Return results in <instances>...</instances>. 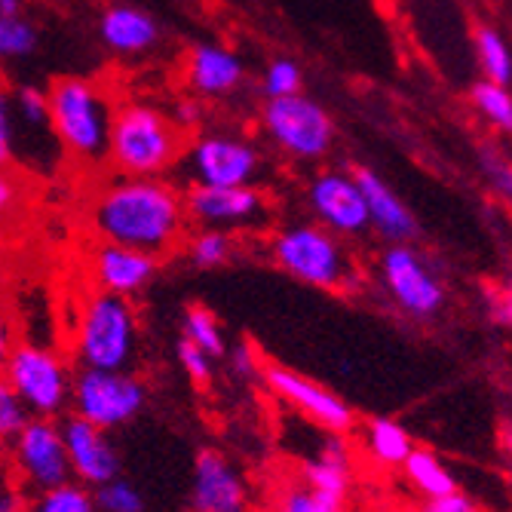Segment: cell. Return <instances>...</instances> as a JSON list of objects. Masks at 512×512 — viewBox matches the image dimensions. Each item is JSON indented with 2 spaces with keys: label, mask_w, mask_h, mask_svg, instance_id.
Returning <instances> with one entry per match:
<instances>
[{
  "label": "cell",
  "mask_w": 512,
  "mask_h": 512,
  "mask_svg": "<svg viewBox=\"0 0 512 512\" xmlns=\"http://www.w3.org/2000/svg\"><path fill=\"white\" fill-rule=\"evenodd\" d=\"M89 227L102 243L148 252L154 258L172 255L188 227L184 194L163 178H114L92 197Z\"/></svg>",
  "instance_id": "cell-1"
},
{
  "label": "cell",
  "mask_w": 512,
  "mask_h": 512,
  "mask_svg": "<svg viewBox=\"0 0 512 512\" xmlns=\"http://www.w3.org/2000/svg\"><path fill=\"white\" fill-rule=\"evenodd\" d=\"M184 148L188 135L160 108L145 102H126L114 108L108 132V163L126 178H163Z\"/></svg>",
  "instance_id": "cell-2"
},
{
  "label": "cell",
  "mask_w": 512,
  "mask_h": 512,
  "mask_svg": "<svg viewBox=\"0 0 512 512\" xmlns=\"http://www.w3.org/2000/svg\"><path fill=\"white\" fill-rule=\"evenodd\" d=\"M46 102H50V129L74 160L96 166L108 157L114 108L96 83L59 77L46 89Z\"/></svg>",
  "instance_id": "cell-3"
},
{
  "label": "cell",
  "mask_w": 512,
  "mask_h": 512,
  "mask_svg": "<svg viewBox=\"0 0 512 512\" xmlns=\"http://www.w3.org/2000/svg\"><path fill=\"white\" fill-rule=\"evenodd\" d=\"M138 353V313L129 298L92 289L80 307L74 356L83 368L129 371Z\"/></svg>",
  "instance_id": "cell-4"
},
{
  "label": "cell",
  "mask_w": 512,
  "mask_h": 512,
  "mask_svg": "<svg viewBox=\"0 0 512 512\" xmlns=\"http://www.w3.org/2000/svg\"><path fill=\"white\" fill-rule=\"evenodd\" d=\"M270 252L273 261L292 279L313 289L344 292L356 276V267L341 237H335L322 224H292L279 230L270 243Z\"/></svg>",
  "instance_id": "cell-5"
},
{
  "label": "cell",
  "mask_w": 512,
  "mask_h": 512,
  "mask_svg": "<svg viewBox=\"0 0 512 512\" xmlns=\"http://www.w3.org/2000/svg\"><path fill=\"white\" fill-rule=\"evenodd\" d=\"M4 378L25 402L31 417H59L71 405L74 375L68 362L50 347L16 341L4 365Z\"/></svg>",
  "instance_id": "cell-6"
},
{
  "label": "cell",
  "mask_w": 512,
  "mask_h": 512,
  "mask_svg": "<svg viewBox=\"0 0 512 512\" xmlns=\"http://www.w3.org/2000/svg\"><path fill=\"white\" fill-rule=\"evenodd\" d=\"M261 123L270 135V142L301 163L329 157L335 145L332 114L310 96H304V92L286 99H267L261 108Z\"/></svg>",
  "instance_id": "cell-7"
},
{
  "label": "cell",
  "mask_w": 512,
  "mask_h": 512,
  "mask_svg": "<svg viewBox=\"0 0 512 512\" xmlns=\"http://www.w3.org/2000/svg\"><path fill=\"white\" fill-rule=\"evenodd\" d=\"M148 390L129 371H99L83 368L74 378L71 408L83 421L96 424L99 430H117L135 421L138 411L145 408Z\"/></svg>",
  "instance_id": "cell-8"
},
{
  "label": "cell",
  "mask_w": 512,
  "mask_h": 512,
  "mask_svg": "<svg viewBox=\"0 0 512 512\" xmlns=\"http://www.w3.org/2000/svg\"><path fill=\"white\" fill-rule=\"evenodd\" d=\"M184 175L191 184H206V188H240V184H252L261 169V154L240 135H197L188 142L181 160Z\"/></svg>",
  "instance_id": "cell-9"
},
{
  "label": "cell",
  "mask_w": 512,
  "mask_h": 512,
  "mask_svg": "<svg viewBox=\"0 0 512 512\" xmlns=\"http://www.w3.org/2000/svg\"><path fill=\"white\" fill-rule=\"evenodd\" d=\"M13 445V476L19 488L40 494L71 482V463L62 439V427L53 417H28Z\"/></svg>",
  "instance_id": "cell-10"
},
{
  "label": "cell",
  "mask_w": 512,
  "mask_h": 512,
  "mask_svg": "<svg viewBox=\"0 0 512 512\" xmlns=\"http://www.w3.org/2000/svg\"><path fill=\"white\" fill-rule=\"evenodd\" d=\"M261 378L279 399L298 408L301 414H307V421H313L325 433L347 436L356 430V411L329 387L298 375V371H292L286 365H264Z\"/></svg>",
  "instance_id": "cell-11"
},
{
  "label": "cell",
  "mask_w": 512,
  "mask_h": 512,
  "mask_svg": "<svg viewBox=\"0 0 512 512\" xmlns=\"http://www.w3.org/2000/svg\"><path fill=\"white\" fill-rule=\"evenodd\" d=\"M381 276L390 298L411 316L430 319L445 304V289L439 276L427 267V261L408 249L405 243H396L381 258Z\"/></svg>",
  "instance_id": "cell-12"
},
{
  "label": "cell",
  "mask_w": 512,
  "mask_h": 512,
  "mask_svg": "<svg viewBox=\"0 0 512 512\" xmlns=\"http://www.w3.org/2000/svg\"><path fill=\"white\" fill-rule=\"evenodd\" d=\"M184 209L188 221L218 230H237L264 224L270 215L267 194L255 184H240V188H206V184H191L184 194Z\"/></svg>",
  "instance_id": "cell-13"
},
{
  "label": "cell",
  "mask_w": 512,
  "mask_h": 512,
  "mask_svg": "<svg viewBox=\"0 0 512 512\" xmlns=\"http://www.w3.org/2000/svg\"><path fill=\"white\" fill-rule=\"evenodd\" d=\"M307 203L313 215L322 221V227L332 230L335 237H359L371 227L368 206L353 172H341V169L319 172L307 188Z\"/></svg>",
  "instance_id": "cell-14"
},
{
  "label": "cell",
  "mask_w": 512,
  "mask_h": 512,
  "mask_svg": "<svg viewBox=\"0 0 512 512\" xmlns=\"http://www.w3.org/2000/svg\"><path fill=\"white\" fill-rule=\"evenodd\" d=\"M188 506L191 512H246L249 488L240 470L221 451L215 448L197 451Z\"/></svg>",
  "instance_id": "cell-15"
},
{
  "label": "cell",
  "mask_w": 512,
  "mask_h": 512,
  "mask_svg": "<svg viewBox=\"0 0 512 512\" xmlns=\"http://www.w3.org/2000/svg\"><path fill=\"white\" fill-rule=\"evenodd\" d=\"M59 427H62V439H65V451H68V463H71V476L80 485L99 488L120 476V457L105 430L83 421V417H77L74 411Z\"/></svg>",
  "instance_id": "cell-16"
},
{
  "label": "cell",
  "mask_w": 512,
  "mask_h": 512,
  "mask_svg": "<svg viewBox=\"0 0 512 512\" xmlns=\"http://www.w3.org/2000/svg\"><path fill=\"white\" fill-rule=\"evenodd\" d=\"M160 264L163 261L148 252L114 246V243H99L89 258V276H92V283H96V289L132 298L154 283L160 273Z\"/></svg>",
  "instance_id": "cell-17"
},
{
  "label": "cell",
  "mask_w": 512,
  "mask_h": 512,
  "mask_svg": "<svg viewBox=\"0 0 512 512\" xmlns=\"http://www.w3.org/2000/svg\"><path fill=\"white\" fill-rule=\"evenodd\" d=\"M353 482V460H350V442L347 436L329 433L319 445V451L304 460V485L332 509L344 512V503L350 497Z\"/></svg>",
  "instance_id": "cell-18"
},
{
  "label": "cell",
  "mask_w": 512,
  "mask_h": 512,
  "mask_svg": "<svg viewBox=\"0 0 512 512\" xmlns=\"http://www.w3.org/2000/svg\"><path fill=\"white\" fill-rule=\"evenodd\" d=\"M353 178H356L359 191L365 197L371 227H375L387 243L396 246V243H408V240L417 237V221H414L411 209L396 197V191L378 172L353 169Z\"/></svg>",
  "instance_id": "cell-19"
},
{
  "label": "cell",
  "mask_w": 512,
  "mask_h": 512,
  "mask_svg": "<svg viewBox=\"0 0 512 512\" xmlns=\"http://www.w3.org/2000/svg\"><path fill=\"white\" fill-rule=\"evenodd\" d=\"M184 77H188L191 89L200 92V96H227V92H234L243 83L246 68L240 56L234 50H227V46L197 43L188 53Z\"/></svg>",
  "instance_id": "cell-20"
},
{
  "label": "cell",
  "mask_w": 512,
  "mask_h": 512,
  "mask_svg": "<svg viewBox=\"0 0 512 512\" xmlns=\"http://www.w3.org/2000/svg\"><path fill=\"white\" fill-rule=\"evenodd\" d=\"M99 34L111 53L142 56L157 43L160 28L145 10L129 7V4H111L99 19Z\"/></svg>",
  "instance_id": "cell-21"
},
{
  "label": "cell",
  "mask_w": 512,
  "mask_h": 512,
  "mask_svg": "<svg viewBox=\"0 0 512 512\" xmlns=\"http://www.w3.org/2000/svg\"><path fill=\"white\" fill-rule=\"evenodd\" d=\"M399 470L405 473V479L411 482V488L417 494H424L427 500L460 491L454 473L448 470V463L436 451H430V448H417L414 445V451L405 457V463H402Z\"/></svg>",
  "instance_id": "cell-22"
},
{
  "label": "cell",
  "mask_w": 512,
  "mask_h": 512,
  "mask_svg": "<svg viewBox=\"0 0 512 512\" xmlns=\"http://www.w3.org/2000/svg\"><path fill=\"white\" fill-rule=\"evenodd\" d=\"M362 445L378 463H384V467H402L405 457L414 451L411 433L402 424L390 421V417H375V421H368L362 430Z\"/></svg>",
  "instance_id": "cell-23"
},
{
  "label": "cell",
  "mask_w": 512,
  "mask_h": 512,
  "mask_svg": "<svg viewBox=\"0 0 512 512\" xmlns=\"http://www.w3.org/2000/svg\"><path fill=\"white\" fill-rule=\"evenodd\" d=\"M473 40H476V53H479L485 77L491 83L509 86V80H512V50H509L506 37L494 25H476Z\"/></svg>",
  "instance_id": "cell-24"
},
{
  "label": "cell",
  "mask_w": 512,
  "mask_h": 512,
  "mask_svg": "<svg viewBox=\"0 0 512 512\" xmlns=\"http://www.w3.org/2000/svg\"><path fill=\"white\" fill-rule=\"evenodd\" d=\"M184 341L197 344L212 359H221L227 353V341H224V332L218 325V316L203 304H191L188 310H184Z\"/></svg>",
  "instance_id": "cell-25"
},
{
  "label": "cell",
  "mask_w": 512,
  "mask_h": 512,
  "mask_svg": "<svg viewBox=\"0 0 512 512\" xmlns=\"http://www.w3.org/2000/svg\"><path fill=\"white\" fill-rule=\"evenodd\" d=\"M25 512H99V506L86 485L71 479L65 485L34 494V500Z\"/></svg>",
  "instance_id": "cell-26"
},
{
  "label": "cell",
  "mask_w": 512,
  "mask_h": 512,
  "mask_svg": "<svg viewBox=\"0 0 512 512\" xmlns=\"http://www.w3.org/2000/svg\"><path fill=\"white\" fill-rule=\"evenodd\" d=\"M473 105L500 132H512V92L500 83L479 80L473 86Z\"/></svg>",
  "instance_id": "cell-27"
},
{
  "label": "cell",
  "mask_w": 512,
  "mask_h": 512,
  "mask_svg": "<svg viewBox=\"0 0 512 512\" xmlns=\"http://www.w3.org/2000/svg\"><path fill=\"white\" fill-rule=\"evenodd\" d=\"M230 255H234V237H230V230L203 227L200 234L188 243V258L200 270L221 267Z\"/></svg>",
  "instance_id": "cell-28"
},
{
  "label": "cell",
  "mask_w": 512,
  "mask_h": 512,
  "mask_svg": "<svg viewBox=\"0 0 512 512\" xmlns=\"http://www.w3.org/2000/svg\"><path fill=\"white\" fill-rule=\"evenodd\" d=\"M37 50V28L25 16L0 13V59H25Z\"/></svg>",
  "instance_id": "cell-29"
},
{
  "label": "cell",
  "mask_w": 512,
  "mask_h": 512,
  "mask_svg": "<svg viewBox=\"0 0 512 512\" xmlns=\"http://www.w3.org/2000/svg\"><path fill=\"white\" fill-rule=\"evenodd\" d=\"M301 86H304V74H301V65L292 59H273L264 71V80H261L264 99L298 96Z\"/></svg>",
  "instance_id": "cell-30"
},
{
  "label": "cell",
  "mask_w": 512,
  "mask_h": 512,
  "mask_svg": "<svg viewBox=\"0 0 512 512\" xmlns=\"http://www.w3.org/2000/svg\"><path fill=\"white\" fill-rule=\"evenodd\" d=\"M92 497H96L99 512H145L142 491H138L132 482L120 479V476L99 485L96 491H92Z\"/></svg>",
  "instance_id": "cell-31"
},
{
  "label": "cell",
  "mask_w": 512,
  "mask_h": 512,
  "mask_svg": "<svg viewBox=\"0 0 512 512\" xmlns=\"http://www.w3.org/2000/svg\"><path fill=\"white\" fill-rule=\"evenodd\" d=\"M28 417L31 411L16 396V390L4 378V371H0V445H10L19 436V430L28 424Z\"/></svg>",
  "instance_id": "cell-32"
},
{
  "label": "cell",
  "mask_w": 512,
  "mask_h": 512,
  "mask_svg": "<svg viewBox=\"0 0 512 512\" xmlns=\"http://www.w3.org/2000/svg\"><path fill=\"white\" fill-rule=\"evenodd\" d=\"M13 114H16V123H25L28 129H50V102H46V89L22 86L13 96Z\"/></svg>",
  "instance_id": "cell-33"
},
{
  "label": "cell",
  "mask_w": 512,
  "mask_h": 512,
  "mask_svg": "<svg viewBox=\"0 0 512 512\" xmlns=\"http://www.w3.org/2000/svg\"><path fill=\"white\" fill-rule=\"evenodd\" d=\"M479 166H482L488 184L494 188V194L512 206V160L503 157L497 148L485 145V148H479Z\"/></svg>",
  "instance_id": "cell-34"
},
{
  "label": "cell",
  "mask_w": 512,
  "mask_h": 512,
  "mask_svg": "<svg viewBox=\"0 0 512 512\" xmlns=\"http://www.w3.org/2000/svg\"><path fill=\"white\" fill-rule=\"evenodd\" d=\"M276 512H341V509H332L329 503H322L304 482H292L279 491Z\"/></svg>",
  "instance_id": "cell-35"
},
{
  "label": "cell",
  "mask_w": 512,
  "mask_h": 512,
  "mask_svg": "<svg viewBox=\"0 0 512 512\" xmlns=\"http://www.w3.org/2000/svg\"><path fill=\"white\" fill-rule=\"evenodd\" d=\"M215 359L209 353H203L197 344L191 341H181L178 344V365L184 368V375H188L197 387H209L212 384V375H215Z\"/></svg>",
  "instance_id": "cell-36"
},
{
  "label": "cell",
  "mask_w": 512,
  "mask_h": 512,
  "mask_svg": "<svg viewBox=\"0 0 512 512\" xmlns=\"http://www.w3.org/2000/svg\"><path fill=\"white\" fill-rule=\"evenodd\" d=\"M16 160V114L13 96L0 86V166H10Z\"/></svg>",
  "instance_id": "cell-37"
},
{
  "label": "cell",
  "mask_w": 512,
  "mask_h": 512,
  "mask_svg": "<svg viewBox=\"0 0 512 512\" xmlns=\"http://www.w3.org/2000/svg\"><path fill=\"white\" fill-rule=\"evenodd\" d=\"M227 362H230V371H234L237 378H243V381H255V378H261V359H258V353H255V347L249 344V341H243V344H237V347H227Z\"/></svg>",
  "instance_id": "cell-38"
},
{
  "label": "cell",
  "mask_w": 512,
  "mask_h": 512,
  "mask_svg": "<svg viewBox=\"0 0 512 512\" xmlns=\"http://www.w3.org/2000/svg\"><path fill=\"white\" fill-rule=\"evenodd\" d=\"M421 512H482V509H479V506H476V500H470L467 494L454 491V494H445V497H433V500H427Z\"/></svg>",
  "instance_id": "cell-39"
},
{
  "label": "cell",
  "mask_w": 512,
  "mask_h": 512,
  "mask_svg": "<svg viewBox=\"0 0 512 512\" xmlns=\"http://www.w3.org/2000/svg\"><path fill=\"white\" fill-rule=\"evenodd\" d=\"M19 482L10 470H0V512H13L22 509V494Z\"/></svg>",
  "instance_id": "cell-40"
},
{
  "label": "cell",
  "mask_w": 512,
  "mask_h": 512,
  "mask_svg": "<svg viewBox=\"0 0 512 512\" xmlns=\"http://www.w3.org/2000/svg\"><path fill=\"white\" fill-rule=\"evenodd\" d=\"M16 203H19V181L7 166H0V215L13 212Z\"/></svg>",
  "instance_id": "cell-41"
},
{
  "label": "cell",
  "mask_w": 512,
  "mask_h": 512,
  "mask_svg": "<svg viewBox=\"0 0 512 512\" xmlns=\"http://www.w3.org/2000/svg\"><path fill=\"white\" fill-rule=\"evenodd\" d=\"M184 132L188 129H194V126H200L203 123V108H200V102H194V99H184V102H178L175 105V117H172Z\"/></svg>",
  "instance_id": "cell-42"
},
{
  "label": "cell",
  "mask_w": 512,
  "mask_h": 512,
  "mask_svg": "<svg viewBox=\"0 0 512 512\" xmlns=\"http://www.w3.org/2000/svg\"><path fill=\"white\" fill-rule=\"evenodd\" d=\"M488 307H491V319L497 325H506V329H512V301L503 295V289L488 295Z\"/></svg>",
  "instance_id": "cell-43"
},
{
  "label": "cell",
  "mask_w": 512,
  "mask_h": 512,
  "mask_svg": "<svg viewBox=\"0 0 512 512\" xmlns=\"http://www.w3.org/2000/svg\"><path fill=\"white\" fill-rule=\"evenodd\" d=\"M13 325H10V316L4 313V307H0V371H4L7 365V356L13 350Z\"/></svg>",
  "instance_id": "cell-44"
},
{
  "label": "cell",
  "mask_w": 512,
  "mask_h": 512,
  "mask_svg": "<svg viewBox=\"0 0 512 512\" xmlns=\"http://www.w3.org/2000/svg\"><path fill=\"white\" fill-rule=\"evenodd\" d=\"M0 13H4V16H22V0H0Z\"/></svg>",
  "instance_id": "cell-45"
},
{
  "label": "cell",
  "mask_w": 512,
  "mask_h": 512,
  "mask_svg": "<svg viewBox=\"0 0 512 512\" xmlns=\"http://www.w3.org/2000/svg\"><path fill=\"white\" fill-rule=\"evenodd\" d=\"M503 295H506V298H509V301H512V276H509V283H506V286H503Z\"/></svg>",
  "instance_id": "cell-46"
},
{
  "label": "cell",
  "mask_w": 512,
  "mask_h": 512,
  "mask_svg": "<svg viewBox=\"0 0 512 512\" xmlns=\"http://www.w3.org/2000/svg\"><path fill=\"white\" fill-rule=\"evenodd\" d=\"M509 482H512V451H509Z\"/></svg>",
  "instance_id": "cell-47"
},
{
  "label": "cell",
  "mask_w": 512,
  "mask_h": 512,
  "mask_svg": "<svg viewBox=\"0 0 512 512\" xmlns=\"http://www.w3.org/2000/svg\"><path fill=\"white\" fill-rule=\"evenodd\" d=\"M0 286H4V267H0Z\"/></svg>",
  "instance_id": "cell-48"
},
{
  "label": "cell",
  "mask_w": 512,
  "mask_h": 512,
  "mask_svg": "<svg viewBox=\"0 0 512 512\" xmlns=\"http://www.w3.org/2000/svg\"><path fill=\"white\" fill-rule=\"evenodd\" d=\"M13 512H25V509H13Z\"/></svg>",
  "instance_id": "cell-49"
}]
</instances>
